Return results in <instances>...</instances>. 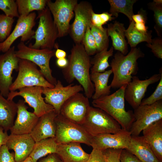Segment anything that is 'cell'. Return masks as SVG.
Here are the masks:
<instances>
[{
    "label": "cell",
    "instance_id": "obj_1",
    "mask_svg": "<svg viewBox=\"0 0 162 162\" xmlns=\"http://www.w3.org/2000/svg\"><path fill=\"white\" fill-rule=\"evenodd\" d=\"M68 60L67 66L62 70L64 79L69 84L76 80L82 87L85 96L92 98L94 89L90 79L91 60L82 43L73 46Z\"/></svg>",
    "mask_w": 162,
    "mask_h": 162
},
{
    "label": "cell",
    "instance_id": "obj_2",
    "mask_svg": "<svg viewBox=\"0 0 162 162\" xmlns=\"http://www.w3.org/2000/svg\"><path fill=\"white\" fill-rule=\"evenodd\" d=\"M127 85L111 94L93 100L92 104L113 118L122 129L129 131L135 118L132 110L126 111L125 108L124 92Z\"/></svg>",
    "mask_w": 162,
    "mask_h": 162
},
{
    "label": "cell",
    "instance_id": "obj_3",
    "mask_svg": "<svg viewBox=\"0 0 162 162\" xmlns=\"http://www.w3.org/2000/svg\"><path fill=\"white\" fill-rule=\"evenodd\" d=\"M140 48H131L130 51L124 55L117 52L114 56L110 65L113 76L110 85L114 88H119L127 85L133 75L138 70L137 60L144 57Z\"/></svg>",
    "mask_w": 162,
    "mask_h": 162
},
{
    "label": "cell",
    "instance_id": "obj_4",
    "mask_svg": "<svg viewBox=\"0 0 162 162\" xmlns=\"http://www.w3.org/2000/svg\"><path fill=\"white\" fill-rule=\"evenodd\" d=\"M36 19H39L38 25L33 37L35 40L33 44L28 46L36 49L53 50L55 41L58 38L57 28L48 7L38 11Z\"/></svg>",
    "mask_w": 162,
    "mask_h": 162
},
{
    "label": "cell",
    "instance_id": "obj_5",
    "mask_svg": "<svg viewBox=\"0 0 162 162\" xmlns=\"http://www.w3.org/2000/svg\"><path fill=\"white\" fill-rule=\"evenodd\" d=\"M17 47V50H15V53L17 57L29 61L36 64L47 81L54 86L56 84L57 80L53 76L50 65V60L55 56V50L34 48L21 41Z\"/></svg>",
    "mask_w": 162,
    "mask_h": 162
},
{
    "label": "cell",
    "instance_id": "obj_6",
    "mask_svg": "<svg viewBox=\"0 0 162 162\" xmlns=\"http://www.w3.org/2000/svg\"><path fill=\"white\" fill-rule=\"evenodd\" d=\"M82 125L92 137L106 134H115L122 128L120 124L105 112L90 107Z\"/></svg>",
    "mask_w": 162,
    "mask_h": 162
},
{
    "label": "cell",
    "instance_id": "obj_7",
    "mask_svg": "<svg viewBox=\"0 0 162 162\" xmlns=\"http://www.w3.org/2000/svg\"><path fill=\"white\" fill-rule=\"evenodd\" d=\"M18 71L16 78L10 87V92L25 87L52 88L54 86L45 79L37 66L31 61L20 59Z\"/></svg>",
    "mask_w": 162,
    "mask_h": 162
},
{
    "label": "cell",
    "instance_id": "obj_8",
    "mask_svg": "<svg viewBox=\"0 0 162 162\" xmlns=\"http://www.w3.org/2000/svg\"><path fill=\"white\" fill-rule=\"evenodd\" d=\"M55 139L57 143H82L90 146L92 137L81 125L71 122L60 114L55 118Z\"/></svg>",
    "mask_w": 162,
    "mask_h": 162
},
{
    "label": "cell",
    "instance_id": "obj_9",
    "mask_svg": "<svg viewBox=\"0 0 162 162\" xmlns=\"http://www.w3.org/2000/svg\"><path fill=\"white\" fill-rule=\"evenodd\" d=\"M77 0H47L46 6L49 9L58 32V38L69 33L70 22L74 14Z\"/></svg>",
    "mask_w": 162,
    "mask_h": 162
},
{
    "label": "cell",
    "instance_id": "obj_10",
    "mask_svg": "<svg viewBox=\"0 0 162 162\" xmlns=\"http://www.w3.org/2000/svg\"><path fill=\"white\" fill-rule=\"evenodd\" d=\"M134 110L135 121L129 131L132 136H138L148 126L162 119V100L150 105H140Z\"/></svg>",
    "mask_w": 162,
    "mask_h": 162
},
{
    "label": "cell",
    "instance_id": "obj_11",
    "mask_svg": "<svg viewBox=\"0 0 162 162\" xmlns=\"http://www.w3.org/2000/svg\"><path fill=\"white\" fill-rule=\"evenodd\" d=\"M16 91L10 92L7 98L13 100L17 96L22 97L25 103L32 108L33 112L39 118L46 113L54 110L53 107L47 104L42 96L43 87L35 86L25 87Z\"/></svg>",
    "mask_w": 162,
    "mask_h": 162
},
{
    "label": "cell",
    "instance_id": "obj_12",
    "mask_svg": "<svg viewBox=\"0 0 162 162\" xmlns=\"http://www.w3.org/2000/svg\"><path fill=\"white\" fill-rule=\"evenodd\" d=\"M90 107L88 98L79 92L70 97L64 103L60 114L67 119L81 125Z\"/></svg>",
    "mask_w": 162,
    "mask_h": 162
},
{
    "label": "cell",
    "instance_id": "obj_13",
    "mask_svg": "<svg viewBox=\"0 0 162 162\" xmlns=\"http://www.w3.org/2000/svg\"><path fill=\"white\" fill-rule=\"evenodd\" d=\"M43 94L45 95V102L51 105L58 115L60 113L61 107L64 103L70 97L83 91L80 85L70 84L64 86L60 80H57L54 87H43Z\"/></svg>",
    "mask_w": 162,
    "mask_h": 162
},
{
    "label": "cell",
    "instance_id": "obj_14",
    "mask_svg": "<svg viewBox=\"0 0 162 162\" xmlns=\"http://www.w3.org/2000/svg\"><path fill=\"white\" fill-rule=\"evenodd\" d=\"M93 11L91 4L87 2H81L75 6V19L70 25L69 33L75 44L82 43L87 28L92 24L91 18Z\"/></svg>",
    "mask_w": 162,
    "mask_h": 162
},
{
    "label": "cell",
    "instance_id": "obj_15",
    "mask_svg": "<svg viewBox=\"0 0 162 162\" xmlns=\"http://www.w3.org/2000/svg\"><path fill=\"white\" fill-rule=\"evenodd\" d=\"M162 75L161 68L159 74H155L145 80H140L137 76H133L125 88L124 98L134 110L140 105L149 86L159 81Z\"/></svg>",
    "mask_w": 162,
    "mask_h": 162
},
{
    "label": "cell",
    "instance_id": "obj_16",
    "mask_svg": "<svg viewBox=\"0 0 162 162\" xmlns=\"http://www.w3.org/2000/svg\"><path fill=\"white\" fill-rule=\"evenodd\" d=\"M36 14L34 12L26 16H20L14 29L2 43L1 51L4 53L8 51L15 41L19 37H21V41L24 43L33 38L35 34L33 28L36 24Z\"/></svg>",
    "mask_w": 162,
    "mask_h": 162
},
{
    "label": "cell",
    "instance_id": "obj_17",
    "mask_svg": "<svg viewBox=\"0 0 162 162\" xmlns=\"http://www.w3.org/2000/svg\"><path fill=\"white\" fill-rule=\"evenodd\" d=\"M14 46L4 54L0 55V92L6 98L10 92L9 88L13 82V72L14 70H18L20 59L16 56Z\"/></svg>",
    "mask_w": 162,
    "mask_h": 162
},
{
    "label": "cell",
    "instance_id": "obj_18",
    "mask_svg": "<svg viewBox=\"0 0 162 162\" xmlns=\"http://www.w3.org/2000/svg\"><path fill=\"white\" fill-rule=\"evenodd\" d=\"M131 135L129 131L123 129L115 134H106L92 137L90 146L102 151L108 148L127 149Z\"/></svg>",
    "mask_w": 162,
    "mask_h": 162
},
{
    "label": "cell",
    "instance_id": "obj_19",
    "mask_svg": "<svg viewBox=\"0 0 162 162\" xmlns=\"http://www.w3.org/2000/svg\"><path fill=\"white\" fill-rule=\"evenodd\" d=\"M16 118L10 130V134L20 135L30 134L39 119L33 112L27 110L28 107L24 100H19L16 103Z\"/></svg>",
    "mask_w": 162,
    "mask_h": 162
},
{
    "label": "cell",
    "instance_id": "obj_20",
    "mask_svg": "<svg viewBox=\"0 0 162 162\" xmlns=\"http://www.w3.org/2000/svg\"><path fill=\"white\" fill-rule=\"evenodd\" d=\"M35 143L30 134H10L5 144L8 149L14 152L16 162H21L28 157Z\"/></svg>",
    "mask_w": 162,
    "mask_h": 162
},
{
    "label": "cell",
    "instance_id": "obj_21",
    "mask_svg": "<svg viewBox=\"0 0 162 162\" xmlns=\"http://www.w3.org/2000/svg\"><path fill=\"white\" fill-rule=\"evenodd\" d=\"M57 115L53 110L39 118L37 124L30 134L35 142L55 137L56 126L55 119Z\"/></svg>",
    "mask_w": 162,
    "mask_h": 162
},
{
    "label": "cell",
    "instance_id": "obj_22",
    "mask_svg": "<svg viewBox=\"0 0 162 162\" xmlns=\"http://www.w3.org/2000/svg\"><path fill=\"white\" fill-rule=\"evenodd\" d=\"M80 144H58L56 153L62 162H86L89 154L84 151Z\"/></svg>",
    "mask_w": 162,
    "mask_h": 162
},
{
    "label": "cell",
    "instance_id": "obj_23",
    "mask_svg": "<svg viewBox=\"0 0 162 162\" xmlns=\"http://www.w3.org/2000/svg\"><path fill=\"white\" fill-rule=\"evenodd\" d=\"M142 132L143 136L156 157L162 162V119L150 124Z\"/></svg>",
    "mask_w": 162,
    "mask_h": 162
},
{
    "label": "cell",
    "instance_id": "obj_24",
    "mask_svg": "<svg viewBox=\"0 0 162 162\" xmlns=\"http://www.w3.org/2000/svg\"><path fill=\"white\" fill-rule=\"evenodd\" d=\"M142 162H160L143 136H132L127 149Z\"/></svg>",
    "mask_w": 162,
    "mask_h": 162
},
{
    "label": "cell",
    "instance_id": "obj_25",
    "mask_svg": "<svg viewBox=\"0 0 162 162\" xmlns=\"http://www.w3.org/2000/svg\"><path fill=\"white\" fill-rule=\"evenodd\" d=\"M107 28L108 36H110L113 47L125 55L128 52V43L125 39V28L123 24L117 21L108 24Z\"/></svg>",
    "mask_w": 162,
    "mask_h": 162
},
{
    "label": "cell",
    "instance_id": "obj_26",
    "mask_svg": "<svg viewBox=\"0 0 162 162\" xmlns=\"http://www.w3.org/2000/svg\"><path fill=\"white\" fill-rule=\"evenodd\" d=\"M17 111L16 103L6 98L0 92V127L5 131L10 130L14 124Z\"/></svg>",
    "mask_w": 162,
    "mask_h": 162
},
{
    "label": "cell",
    "instance_id": "obj_27",
    "mask_svg": "<svg viewBox=\"0 0 162 162\" xmlns=\"http://www.w3.org/2000/svg\"><path fill=\"white\" fill-rule=\"evenodd\" d=\"M112 73L111 70L102 73L91 72L90 79L94 87V92L92 97L93 100L109 95L111 92L110 85H108L109 79Z\"/></svg>",
    "mask_w": 162,
    "mask_h": 162
},
{
    "label": "cell",
    "instance_id": "obj_28",
    "mask_svg": "<svg viewBox=\"0 0 162 162\" xmlns=\"http://www.w3.org/2000/svg\"><path fill=\"white\" fill-rule=\"evenodd\" d=\"M58 143L55 138H50L35 142L29 157L33 162L49 154L56 153Z\"/></svg>",
    "mask_w": 162,
    "mask_h": 162
},
{
    "label": "cell",
    "instance_id": "obj_29",
    "mask_svg": "<svg viewBox=\"0 0 162 162\" xmlns=\"http://www.w3.org/2000/svg\"><path fill=\"white\" fill-rule=\"evenodd\" d=\"M136 0H108L110 5V12L112 16L116 18L118 14L122 13L126 16L130 22L133 20L134 14L133 6Z\"/></svg>",
    "mask_w": 162,
    "mask_h": 162
},
{
    "label": "cell",
    "instance_id": "obj_30",
    "mask_svg": "<svg viewBox=\"0 0 162 162\" xmlns=\"http://www.w3.org/2000/svg\"><path fill=\"white\" fill-rule=\"evenodd\" d=\"M152 31H148L146 33L141 32L136 29L134 26V22L132 20L130 22L127 29L125 30V36L128 40V44L131 48H135L140 43L146 42L150 44L152 40Z\"/></svg>",
    "mask_w": 162,
    "mask_h": 162
},
{
    "label": "cell",
    "instance_id": "obj_31",
    "mask_svg": "<svg viewBox=\"0 0 162 162\" xmlns=\"http://www.w3.org/2000/svg\"><path fill=\"white\" fill-rule=\"evenodd\" d=\"M113 47H111L109 50L105 49L96 54L91 60V72H103L110 66L108 60L113 55Z\"/></svg>",
    "mask_w": 162,
    "mask_h": 162
},
{
    "label": "cell",
    "instance_id": "obj_32",
    "mask_svg": "<svg viewBox=\"0 0 162 162\" xmlns=\"http://www.w3.org/2000/svg\"><path fill=\"white\" fill-rule=\"evenodd\" d=\"M20 16H26L34 11L44 9L46 7L47 0H16Z\"/></svg>",
    "mask_w": 162,
    "mask_h": 162
},
{
    "label": "cell",
    "instance_id": "obj_33",
    "mask_svg": "<svg viewBox=\"0 0 162 162\" xmlns=\"http://www.w3.org/2000/svg\"><path fill=\"white\" fill-rule=\"evenodd\" d=\"M90 28L95 40L97 52L105 49H108L109 39L107 28H104V29L101 30L92 24L90 26Z\"/></svg>",
    "mask_w": 162,
    "mask_h": 162
},
{
    "label": "cell",
    "instance_id": "obj_34",
    "mask_svg": "<svg viewBox=\"0 0 162 162\" xmlns=\"http://www.w3.org/2000/svg\"><path fill=\"white\" fill-rule=\"evenodd\" d=\"M14 21V18L0 14V42H3L10 34Z\"/></svg>",
    "mask_w": 162,
    "mask_h": 162
},
{
    "label": "cell",
    "instance_id": "obj_35",
    "mask_svg": "<svg viewBox=\"0 0 162 162\" xmlns=\"http://www.w3.org/2000/svg\"><path fill=\"white\" fill-rule=\"evenodd\" d=\"M148 9L154 12V20L155 25L154 28L158 36L162 35V4H157L153 2L148 4Z\"/></svg>",
    "mask_w": 162,
    "mask_h": 162
},
{
    "label": "cell",
    "instance_id": "obj_36",
    "mask_svg": "<svg viewBox=\"0 0 162 162\" xmlns=\"http://www.w3.org/2000/svg\"><path fill=\"white\" fill-rule=\"evenodd\" d=\"M82 43L86 52L89 56L97 53L95 40L90 27H88L86 30Z\"/></svg>",
    "mask_w": 162,
    "mask_h": 162
},
{
    "label": "cell",
    "instance_id": "obj_37",
    "mask_svg": "<svg viewBox=\"0 0 162 162\" xmlns=\"http://www.w3.org/2000/svg\"><path fill=\"white\" fill-rule=\"evenodd\" d=\"M0 9L6 16L18 18L20 15L16 1L14 0H0Z\"/></svg>",
    "mask_w": 162,
    "mask_h": 162
},
{
    "label": "cell",
    "instance_id": "obj_38",
    "mask_svg": "<svg viewBox=\"0 0 162 162\" xmlns=\"http://www.w3.org/2000/svg\"><path fill=\"white\" fill-rule=\"evenodd\" d=\"M115 18L108 12L98 14L95 13L93 11L92 13L91 21L92 25L101 30H103L104 28L103 25Z\"/></svg>",
    "mask_w": 162,
    "mask_h": 162
},
{
    "label": "cell",
    "instance_id": "obj_39",
    "mask_svg": "<svg viewBox=\"0 0 162 162\" xmlns=\"http://www.w3.org/2000/svg\"><path fill=\"white\" fill-rule=\"evenodd\" d=\"M153 93L148 97L142 99L140 105H150L162 100V75Z\"/></svg>",
    "mask_w": 162,
    "mask_h": 162
},
{
    "label": "cell",
    "instance_id": "obj_40",
    "mask_svg": "<svg viewBox=\"0 0 162 162\" xmlns=\"http://www.w3.org/2000/svg\"><path fill=\"white\" fill-rule=\"evenodd\" d=\"M146 46L151 49L154 55L158 58L162 59V37L152 39L150 44H147Z\"/></svg>",
    "mask_w": 162,
    "mask_h": 162
},
{
    "label": "cell",
    "instance_id": "obj_41",
    "mask_svg": "<svg viewBox=\"0 0 162 162\" xmlns=\"http://www.w3.org/2000/svg\"><path fill=\"white\" fill-rule=\"evenodd\" d=\"M121 149L108 148L103 151L106 162H120Z\"/></svg>",
    "mask_w": 162,
    "mask_h": 162
},
{
    "label": "cell",
    "instance_id": "obj_42",
    "mask_svg": "<svg viewBox=\"0 0 162 162\" xmlns=\"http://www.w3.org/2000/svg\"><path fill=\"white\" fill-rule=\"evenodd\" d=\"M5 145L0 149V162H16L14 154L11 153Z\"/></svg>",
    "mask_w": 162,
    "mask_h": 162
},
{
    "label": "cell",
    "instance_id": "obj_43",
    "mask_svg": "<svg viewBox=\"0 0 162 162\" xmlns=\"http://www.w3.org/2000/svg\"><path fill=\"white\" fill-rule=\"evenodd\" d=\"M86 162H106L103 151L93 148Z\"/></svg>",
    "mask_w": 162,
    "mask_h": 162
},
{
    "label": "cell",
    "instance_id": "obj_44",
    "mask_svg": "<svg viewBox=\"0 0 162 162\" xmlns=\"http://www.w3.org/2000/svg\"><path fill=\"white\" fill-rule=\"evenodd\" d=\"M120 162H142L135 155L126 149H122L120 156Z\"/></svg>",
    "mask_w": 162,
    "mask_h": 162
},
{
    "label": "cell",
    "instance_id": "obj_45",
    "mask_svg": "<svg viewBox=\"0 0 162 162\" xmlns=\"http://www.w3.org/2000/svg\"><path fill=\"white\" fill-rule=\"evenodd\" d=\"M132 19L135 23H143L146 24L147 19L146 11L142 8H141L136 14L133 15Z\"/></svg>",
    "mask_w": 162,
    "mask_h": 162
},
{
    "label": "cell",
    "instance_id": "obj_46",
    "mask_svg": "<svg viewBox=\"0 0 162 162\" xmlns=\"http://www.w3.org/2000/svg\"><path fill=\"white\" fill-rule=\"evenodd\" d=\"M38 162H62L58 155L56 153L49 154L45 158L41 159Z\"/></svg>",
    "mask_w": 162,
    "mask_h": 162
},
{
    "label": "cell",
    "instance_id": "obj_47",
    "mask_svg": "<svg viewBox=\"0 0 162 162\" xmlns=\"http://www.w3.org/2000/svg\"><path fill=\"white\" fill-rule=\"evenodd\" d=\"M8 136L7 132L5 131L3 128L0 127V149L2 146L6 144Z\"/></svg>",
    "mask_w": 162,
    "mask_h": 162
},
{
    "label": "cell",
    "instance_id": "obj_48",
    "mask_svg": "<svg viewBox=\"0 0 162 162\" xmlns=\"http://www.w3.org/2000/svg\"><path fill=\"white\" fill-rule=\"evenodd\" d=\"M134 26L136 30L141 32L146 33L148 31V27L146 26L145 24L134 23Z\"/></svg>",
    "mask_w": 162,
    "mask_h": 162
},
{
    "label": "cell",
    "instance_id": "obj_49",
    "mask_svg": "<svg viewBox=\"0 0 162 162\" xmlns=\"http://www.w3.org/2000/svg\"><path fill=\"white\" fill-rule=\"evenodd\" d=\"M68 59L64 58L57 59L56 61V64L58 66L63 69L65 68L68 65Z\"/></svg>",
    "mask_w": 162,
    "mask_h": 162
},
{
    "label": "cell",
    "instance_id": "obj_50",
    "mask_svg": "<svg viewBox=\"0 0 162 162\" xmlns=\"http://www.w3.org/2000/svg\"><path fill=\"white\" fill-rule=\"evenodd\" d=\"M55 51V56L57 59L65 58L67 55V53L64 51L58 49V47Z\"/></svg>",
    "mask_w": 162,
    "mask_h": 162
},
{
    "label": "cell",
    "instance_id": "obj_51",
    "mask_svg": "<svg viewBox=\"0 0 162 162\" xmlns=\"http://www.w3.org/2000/svg\"><path fill=\"white\" fill-rule=\"evenodd\" d=\"M21 162H33L32 158L30 157H28L24 160Z\"/></svg>",
    "mask_w": 162,
    "mask_h": 162
},
{
    "label": "cell",
    "instance_id": "obj_52",
    "mask_svg": "<svg viewBox=\"0 0 162 162\" xmlns=\"http://www.w3.org/2000/svg\"><path fill=\"white\" fill-rule=\"evenodd\" d=\"M153 2L157 4H162V0H154Z\"/></svg>",
    "mask_w": 162,
    "mask_h": 162
},
{
    "label": "cell",
    "instance_id": "obj_53",
    "mask_svg": "<svg viewBox=\"0 0 162 162\" xmlns=\"http://www.w3.org/2000/svg\"><path fill=\"white\" fill-rule=\"evenodd\" d=\"M2 45V43L0 42V52L1 51Z\"/></svg>",
    "mask_w": 162,
    "mask_h": 162
}]
</instances>
